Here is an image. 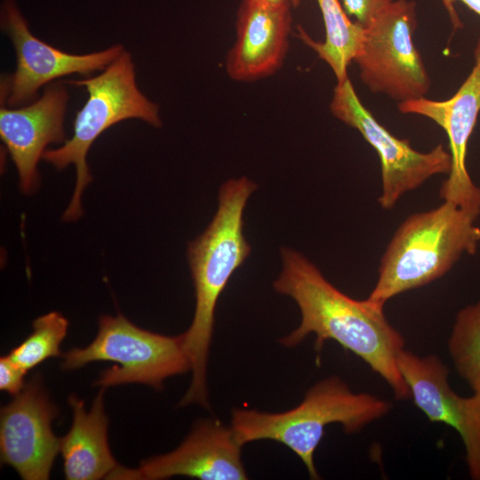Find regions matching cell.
<instances>
[{"label":"cell","mask_w":480,"mask_h":480,"mask_svg":"<svg viewBox=\"0 0 480 480\" xmlns=\"http://www.w3.org/2000/svg\"><path fill=\"white\" fill-rule=\"evenodd\" d=\"M68 94L60 83L52 84L35 102L17 109L1 107L0 135L16 166L22 192L38 186L37 164L51 143L64 141V116Z\"/></svg>","instance_id":"15"},{"label":"cell","mask_w":480,"mask_h":480,"mask_svg":"<svg viewBox=\"0 0 480 480\" xmlns=\"http://www.w3.org/2000/svg\"><path fill=\"white\" fill-rule=\"evenodd\" d=\"M62 357L61 368L68 371L95 361L116 363L96 381L104 388L140 383L159 389L164 379L191 371L181 334L173 337L143 330L121 314L103 316L92 343L74 348Z\"/></svg>","instance_id":"6"},{"label":"cell","mask_w":480,"mask_h":480,"mask_svg":"<svg viewBox=\"0 0 480 480\" xmlns=\"http://www.w3.org/2000/svg\"><path fill=\"white\" fill-rule=\"evenodd\" d=\"M348 16H352L362 27H366L380 12L394 0H341Z\"/></svg>","instance_id":"20"},{"label":"cell","mask_w":480,"mask_h":480,"mask_svg":"<svg viewBox=\"0 0 480 480\" xmlns=\"http://www.w3.org/2000/svg\"><path fill=\"white\" fill-rule=\"evenodd\" d=\"M397 366L410 398L428 420L444 423L458 432L469 476L480 480V396L457 395L449 384L448 369L435 355L420 356L404 348L397 356Z\"/></svg>","instance_id":"13"},{"label":"cell","mask_w":480,"mask_h":480,"mask_svg":"<svg viewBox=\"0 0 480 480\" xmlns=\"http://www.w3.org/2000/svg\"><path fill=\"white\" fill-rule=\"evenodd\" d=\"M390 409L388 401L354 392L341 379L332 376L311 387L302 402L289 411L235 409L231 428L241 445L259 440L284 444L300 457L310 478L319 479L314 453L328 425L339 423L345 433L353 434L382 418Z\"/></svg>","instance_id":"3"},{"label":"cell","mask_w":480,"mask_h":480,"mask_svg":"<svg viewBox=\"0 0 480 480\" xmlns=\"http://www.w3.org/2000/svg\"><path fill=\"white\" fill-rule=\"evenodd\" d=\"M258 186L247 177L230 179L219 191L216 213L206 229L188 244V258L196 294L192 323L181 334L192 371L180 406L208 407L206 369L218 300L251 246L244 235V211Z\"/></svg>","instance_id":"2"},{"label":"cell","mask_w":480,"mask_h":480,"mask_svg":"<svg viewBox=\"0 0 480 480\" xmlns=\"http://www.w3.org/2000/svg\"><path fill=\"white\" fill-rule=\"evenodd\" d=\"M476 219L448 201L406 218L382 255L366 300L384 308L393 297L442 277L464 253L475 254L480 243Z\"/></svg>","instance_id":"4"},{"label":"cell","mask_w":480,"mask_h":480,"mask_svg":"<svg viewBox=\"0 0 480 480\" xmlns=\"http://www.w3.org/2000/svg\"><path fill=\"white\" fill-rule=\"evenodd\" d=\"M69 84L84 86L88 99L76 113L73 136L60 148L44 151L43 159L57 170L75 165L76 186L62 215L63 220L74 221L83 214L82 196L92 181L86 156L93 141L122 120L138 118L154 127H160L162 121L158 106L148 100L136 85L134 64L129 52H123L100 75Z\"/></svg>","instance_id":"5"},{"label":"cell","mask_w":480,"mask_h":480,"mask_svg":"<svg viewBox=\"0 0 480 480\" xmlns=\"http://www.w3.org/2000/svg\"><path fill=\"white\" fill-rule=\"evenodd\" d=\"M252 1H258V2L267 3L270 4H292L291 0H252Z\"/></svg>","instance_id":"23"},{"label":"cell","mask_w":480,"mask_h":480,"mask_svg":"<svg viewBox=\"0 0 480 480\" xmlns=\"http://www.w3.org/2000/svg\"><path fill=\"white\" fill-rule=\"evenodd\" d=\"M460 1L480 17V0H441L454 29L460 28L462 22L455 10V3Z\"/></svg>","instance_id":"22"},{"label":"cell","mask_w":480,"mask_h":480,"mask_svg":"<svg viewBox=\"0 0 480 480\" xmlns=\"http://www.w3.org/2000/svg\"><path fill=\"white\" fill-rule=\"evenodd\" d=\"M300 0H291L292 7ZM322 14L325 37L316 42L299 26V37L332 70L337 83L347 78L348 68L356 58L364 37V28L352 21L339 0H316Z\"/></svg>","instance_id":"17"},{"label":"cell","mask_w":480,"mask_h":480,"mask_svg":"<svg viewBox=\"0 0 480 480\" xmlns=\"http://www.w3.org/2000/svg\"><path fill=\"white\" fill-rule=\"evenodd\" d=\"M447 346L456 371L480 396V300L458 312Z\"/></svg>","instance_id":"18"},{"label":"cell","mask_w":480,"mask_h":480,"mask_svg":"<svg viewBox=\"0 0 480 480\" xmlns=\"http://www.w3.org/2000/svg\"><path fill=\"white\" fill-rule=\"evenodd\" d=\"M1 25L11 38L17 56L15 72L4 76L1 83V99L10 107L29 103L41 86L59 77L104 70L124 52L122 45L84 55L56 49L30 32L13 0H4Z\"/></svg>","instance_id":"9"},{"label":"cell","mask_w":480,"mask_h":480,"mask_svg":"<svg viewBox=\"0 0 480 480\" xmlns=\"http://www.w3.org/2000/svg\"><path fill=\"white\" fill-rule=\"evenodd\" d=\"M28 371L14 363L9 356L0 358V389L11 395H18L25 386Z\"/></svg>","instance_id":"21"},{"label":"cell","mask_w":480,"mask_h":480,"mask_svg":"<svg viewBox=\"0 0 480 480\" xmlns=\"http://www.w3.org/2000/svg\"><path fill=\"white\" fill-rule=\"evenodd\" d=\"M58 413L37 377L1 408V461L14 468L22 479L49 478L60 451V439L52 429Z\"/></svg>","instance_id":"11"},{"label":"cell","mask_w":480,"mask_h":480,"mask_svg":"<svg viewBox=\"0 0 480 480\" xmlns=\"http://www.w3.org/2000/svg\"><path fill=\"white\" fill-rule=\"evenodd\" d=\"M416 26V3L394 0L364 28L354 62L371 92L398 103L426 97L430 78L413 42Z\"/></svg>","instance_id":"7"},{"label":"cell","mask_w":480,"mask_h":480,"mask_svg":"<svg viewBox=\"0 0 480 480\" xmlns=\"http://www.w3.org/2000/svg\"><path fill=\"white\" fill-rule=\"evenodd\" d=\"M282 271L273 287L297 303L300 325L280 340L287 348L299 345L308 335H316L315 349L320 352L328 340L360 357L391 388L398 400L410 398V391L397 366L404 348L402 334L388 322L384 308L366 299L357 300L337 289L306 256L282 247Z\"/></svg>","instance_id":"1"},{"label":"cell","mask_w":480,"mask_h":480,"mask_svg":"<svg viewBox=\"0 0 480 480\" xmlns=\"http://www.w3.org/2000/svg\"><path fill=\"white\" fill-rule=\"evenodd\" d=\"M292 7L291 4L241 0L236 41L226 59V70L231 79L252 82L281 68L289 45Z\"/></svg>","instance_id":"14"},{"label":"cell","mask_w":480,"mask_h":480,"mask_svg":"<svg viewBox=\"0 0 480 480\" xmlns=\"http://www.w3.org/2000/svg\"><path fill=\"white\" fill-rule=\"evenodd\" d=\"M68 404L73 410V423L60 438L64 475L68 480L108 479L119 465L108 442V418L104 411V388L95 396L89 412L84 403L71 395Z\"/></svg>","instance_id":"16"},{"label":"cell","mask_w":480,"mask_h":480,"mask_svg":"<svg viewBox=\"0 0 480 480\" xmlns=\"http://www.w3.org/2000/svg\"><path fill=\"white\" fill-rule=\"evenodd\" d=\"M330 111L334 117L358 131L379 155L382 186L379 203L383 209H392L403 195L419 188L432 176L450 173L452 156L444 145L420 152L408 140L394 136L364 107L349 78L337 83Z\"/></svg>","instance_id":"8"},{"label":"cell","mask_w":480,"mask_h":480,"mask_svg":"<svg viewBox=\"0 0 480 480\" xmlns=\"http://www.w3.org/2000/svg\"><path fill=\"white\" fill-rule=\"evenodd\" d=\"M399 112L427 117L446 133L452 156V169L441 186L444 201L455 204L471 214H480V187L471 180L466 166L467 148L480 112V39L475 50V65L450 99L434 100L426 97L397 104Z\"/></svg>","instance_id":"10"},{"label":"cell","mask_w":480,"mask_h":480,"mask_svg":"<svg viewBox=\"0 0 480 480\" xmlns=\"http://www.w3.org/2000/svg\"><path fill=\"white\" fill-rule=\"evenodd\" d=\"M241 445L230 428L217 420L196 422L190 434L172 452L151 457L136 468L119 466L110 480H156L176 476L202 480H244Z\"/></svg>","instance_id":"12"},{"label":"cell","mask_w":480,"mask_h":480,"mask_svg":"<svg viewBox=\"0 0 480 480\" xmlns=\"http://www.w3.org/2000/svg\"><path fill=\"white\" fill-rule=\"evenodd\" d=\"M32 326L33 332L8 355L26 371L61 356L60 346L67 335L68 321L60 312L52 311L35 319Z\"/></svg>","instance_id":"19"}]
</instances>
